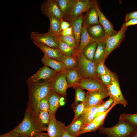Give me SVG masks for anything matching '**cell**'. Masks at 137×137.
Segmentation results:
<instances>
[{"label": "cell", "instance_id": "cell-1", "mask_svg": "<svg viewBox=\"0 0 137 137\" xmlns=\"http://www.w3.org/2000/svg\"><path fill=\"white\" fill-rule=\"evenodd\" d=\"M42 131V129L37 121L34 110L27 105L23 121L9 132L11 137H33Z\"/></svg>", "mask_w": 137, "mask_h": 137}, {"label": "cell", "instance_id": "cell-2", "mask_svg": "<svg viewBox=\"0 0 137 137\" xmlns=\"http://www.w3.org/2000/svg\"><path fill=\"white\" fill-rule=\"evenodd\" d=\"M29 99L28 105L33 109L36 108L38 103L48 96L52 90L50 82H31L27 81Z\"/></svg>", "mask_w": 137, "mask_h": 137}, {"label": "cell", "instance_id": "cell-3", "mask_svg": "<svg viewBox=\"0 0 137 137\" xmlns=\"http://www.w3.org/2000/svg\"><path fill=\"white\" fill-rule=\"evenodd\" d=\"M98 130L100 134H106L108 137H130L137 131L126 122L119 119L114 126L109 128L102 126Z\"/></svg>", "mask_w": 137, "mask_h": 137}, {"label": "cell", "instance_id": "cell-4", "mask_svg": "<svg viewBox=\"0 0 137 137\" xmlns=\"http://www.w3.org/2000/svg\"><path fill=\"white\" fill-rule=\"evenodd\" d=\"M77 60V69L82 78H99L96 72V65L92 61L86 58L81 52L76 51ZM100 79V78H99Z\"/></svg>", "mask_w": 137, "mask_h": 137}, {"label": "cell", "instance_id": "cell-5", "mask_svg": "<svg viewBox=\"0 0 137 137\" xmlns=\"http://www.w3.org/2000/svg\"><path fill=\"white\" fill-rule=\"evenodd\" d=\"M95 0H76L67 17L63 20L68 22L72 26L82 13L87 12L94 6Z\"/></svg>", "mask_w": 137, "mask_h": 137}, {"label": "cell", "instance_id": "cell-6", "mask_svg": "<svg viewBox=\"0 0 137 137\" xmlns=\"http://www.w3.org/2000/svg\"><path fill=\"white\" fill-rule=\"evenodd\" d=\"M106 90L109 96L112 98L117 104L122 105L124 107L128 105L122 92L118 78L116 73L112 72L111 83L107 87Z\"/></svg>", "mask_w": 137, "mask_h": 137}, {"label": "cell", "instance_id": "cell-7", "mask_svg": "<svg viewBox=\"0 0 137 137\" xmlns=\"http://www.w3.org/2000/svg\"><path fill=\"white\" fill-rule=\"evenodd\" d=\"M30 38L33 42L40 43L52 47L58 48L59 38L49 31L42 33L32 31Z\"/></svg>", "mask_w": 137, "mask_h": 137}, {"label": "cell", "instance_id": "cell-8", "mask_svg": "<svg viewBox=\"0 0 137 137\" xmlns=\"http://www.w3.org/2000/svg\"><path fill=\"white\" fill-rule=\"evenodd\" d=\"M127 27L122 26L120 30L115 35L106 38L105 59H106L110 53L118 48L123 40Z\"/></svg>", "mask_w": 137, "mask_h": 137}, {"label": "cell", "instance_id": "cell-9", "mask_svg": "<svg viewBox=\"0 0 137 137\" xmlns=\"http://www.w3.org/2000/svg\"><path fill=\"white\" fill-rule=\"evenodd\" d=\"M65 71L57 72L50 83L52 90L66 98L68 87Z\"/></svg>", "mask_w": 137, "mask_h": 137}, {"label": "cell", "instance_id": "cell-10", "mask_svg": "<svg viewBox=\"0 0 137 137\" xmlns=\"http://www.w3.org/2000/svg\"><path fill=\"white\" fill-rule=\"evenodd\" d=\"M57 72L48 66L44 65L40 67L35 74L29 77L27 81L31 82H40L41 80L44 81H50L56 75Z\"/></svg>", "mask_w": 137, "mask_h": 137}, {"label": "cell", "instance_id": "cell-11", "mask_svg": "<svg viewBox=\"0 0 137 137\" xmlns=\"http://www.w3.org/2000/svg\"><path fill=\"white\" fill-rule=\"evenodd\" d=\"M42 13L47 16L52 15L60 21L63 20V15L58 5L56 0H46L40 6Z\"/></svg>", "mask_w": 137, "mask_h": 137}, {"label": "cell", "instance_id": "cell-12", "mask_svg": "<svg viewBox=\"0 0 137 137\" xmlns=\"http://www.w3.org/2000/svg\"><path fill=\"white\" fill-rule=\"evenodd\" d=\"M79 86L88 91H103L106 90L107 88L100 79L94 78H82Z\"/></svg>", "mask_w": 137, "mask_h": 137}, {"label": "cell", "instance_id": "cell-13", "mask_svg": "<svg viewBox=\"0 0 137 137\" xmlns=\"http://www.w3.org/2000/svg\"><path fill=\"white\" fill-rule=\"evenodd\" d=\"M109 96L107 90L103 91H88L84 102L85 108L100 103L102 99Z\"/></svg>", "mask_w": 137, "mask_h": 137}, {"label": "cell", "instance_id": "cell-14", "mask_svg": "<svg viewBox=\"0 0 137 137\" xmlns=\"http://www.w3.org/2000/svg\"><path fill=\"white\" fill-rule=\"evenodd\" d=\"M65 124L52 118L48 125L47 131L49 137H61L65 131Z\"/></svg>", "mask_w": 137, "mask_h": 137}, {"label": "cell", "instance_id": "cell-15", "mask_svg": "<svg viewBox=\"0 0 137 137\" xmlns=\"http://www.w3.org/2000/svg\"><path fill=\"white\" fill-rule=\"evenodd\" d=\"M33 42L37 48L42 52L44 55L62 62L65 55L59 48L52 47L39 43Z\"/></svg>", "mask_w": 137, "mask_h": 137}, {"label": "cell", "instance_id": "cell-16", "mask_svg": "<svg viewBox=\"0 0 137 137\" xmlns=\"http://www.w3.org/2000/svg\"><path fill=\"white\" fill-rule=\"evenodd\" d=\"M94 6L98 12L99 23L105 29L106 38L116 34L118 31L114 29L113 25L101 11L98 6L97 0L95 1Z\"/></svg>", "mask_w": 137, "mask_h": 137}, {"label": "cell", "instance_id": "cell-17", "mask_svg": "<svg viewBox=\"0 0 137 137\" xmlns=\"http://www.w3.org/2000/svg\"><path fill=\"white\" fill-rule=\"evenodd\" d=\"M89 35L95 42L98 43L105 41L106 37L105 29L100 24L89 26L87 28Z\"/></svg>", "mask_w": 137, "mask_h": 137}, {"label": "cell", "instance_id": "cell-18", "mask_svg": "<svg viewBox=\"0 0 137 137\" xmlns=\"http://www.w3.org/2000/svg\"><path fill=\"white\" fill-rule=\"evenodd\" d=\"M85 125L84 117L83 114L79 118L66 127L65 131L71 135L77 137L80 134Z\"/></svg>", "mask_w": 137, "mask_h": 137}, {"label": "cell", "instance_id": "cell-19", "mask_svg": "<svg viewBox=\"0 0 137 137\" xmlns=\"http://www.w3.org/2000/svg\"><path fill=\"white\" fill-rule=\"evenodd\" d=\"M62 97L63 96L61 95L52 90L47 96L49 106L48 112L52 118L55 117L56 112L60 106L59 101Z\"/></svg>", "mask_w": 137, "mask_h": 137}, {"label": "cell", "instance_id": "cell-20", "mask_svg": "<svg viewBox=\"0 0 137 137\" xmlns=\"http://www.w3.org/2000/svg\"><path fill=\"white\" fill-rule=\"evenodd\" d=\"M65 72L68 88H74L79 86L82 78L77 68L67 69Z\"/></svg>", "mask_w": 137, "mask_h": 137}, {"label": "cell", "instance_id": "cell-21", "mask_svg": "<svg viewBox=\"0 0 137 137\" xmlns=\"http://www.w3.org/2000/svg\"><path fill=\"white\" fill-rule=\"evenodd\" d=\"M41 61L44 65L49 66L57 72L65 71L69 69L62 62L44 55Z\"/></svg>", "mask_w": 137, "mask_h": 137}, {"label": "cell", "instance_id": "cell-22", "mask_svg": "<svg viewBox=\"0 0 137 137\" xmlns=\"http://www.w3.org/2000/svg\"><path fill=\"white\" fill-rule=\"evenodd\" d=\"M99 24L98 13L94 6L87 12L86 14L84 17L82 25L87 28L89 26Z\"/></svg>", "mask_w": 137, "mask_h": 137}, {"label": "cell", "instance_id": "cell-23", "mask_svg": "<svg viewBox=\"0 0 137 137\" xmlns=\"http://www.w3.org/2000/svg\"><path fill=\"white\" fill-rule=\"evenodd\" d=\"M33 109L37 121L42 131H47L49 124L52 118L49 112L41 111L37 109Z\"/></svg>", "mask_w": 137, "mask_h": 137}, {"label": "cell", "instance_id": "cell-24", "mask_svg": "<svg viewBox=\"0 0 137 137\" xmlns=\"http://www.w3.org/2000/svg\"><path fill=\"white\" fill-rule=\"evenodd\" d=\"M106 45L105 40L98 43L93 61L96 65L101 63H105Z\"/></svg>", "mask_w": 137, "mask_h": 137}, {"label": "cell", "instance_id": "cell-25", "mask_svg": "<svg viewBox=\"0 0 137 137\" xmlns=\"http://www.w3.org/2000/svg\"><path fill=\"white\" fill-rule=\"evenodd\" d=\"M58 5L63 15L64 20L68 14L76 0H56Z\"/></svg>", "mask_w": 137, "mask_h": 137}, {"label": "cell", "instance_id": "cell-26", "mask_svg": "<svg viewBox=\"0 0 137 137\" xmlns=\"http://www.w3.org/2000/svg\"><path fill=\"white\" fill-rule=\"evenodd\" d=\"M83 14L79 17L72 26L74 35L75 39L77 49L80 42L81 30L84 18Z\"/></svg>", "mask_w": 137, "mask_h": 137}, {"label": "cell", "instance_id": "cell-27", "mask_svg": "<svg viewBox=\"0 0 137 137\" xmlns=\"http://www.w3.org/2000/svg\"><path fill=\"white\" fill-rule=\"evenodd\" d=\"M95 42L90 36L87 28L82 25L80 37V42L77 50L81 52L84 48L89 44Z\"/></svg>", "mask_w": 137, "mask_h": 137}, {"label": "cell", "instance_id": "cell-28", "mask_svg": "<svg viewBox=\"0 0 137 137\" xmlns=\"http://www.w3.org/2000/svg\"><path fill=\"white\" fill-rule=\"evenodd\" d=\"M47 17L49 18L50 23L49 31L59 38L61 36V32L60 28V21L52 15H49Z\"/></svg>", "mask_w": 137, "mask_h": 137}, {"label": "cell", "instance_id": "cell-29", "mask_svg": "<svg viewBox=\"0 0 137 137\" xmlns=\"http://www.w3.org/2000/svg\"><path fill=\"white\" fill-rule=\"evenodd\" d=\"M103 101L95 106L85 108L83 114L84 116L85 125L91 123L94 119L98 108Z\"/></svg>", "mask_w": 137, "mask_h": 137}, {"label": "cell", "instance_id": "cell-30", "mask_svg": "<svg viewBox=\"0 0 137 137\" xmlns=\"http://www.w3.org/2000/svg\"><path fill=\"white\" fill-rule=\"evenodd\" d=\"M97 44L96 42H91L84 48L81 52L86 58L93 62Z\"/></svg>", "mask_w": 137, "mask_h": 137}, {"label": "cell", "instance_id": "cell-31", "mask_svg": "<svg viewBox=\"0 0 137 137\" xmlns=\"http://www.w3.org/2000/svg\"><path fill=\"white\" fill-rule=\"evenodd\" d=\"M58 48L65 55L69 57L76 56L77 49L68 45L65 42L60 39Z\"/></svg>", "mask_w": 137, "mask_h": 137}, {"label": "cell", "instance_id": "cell-32", "mask_svg": "<svg viewBox=\"0 0 137 137\" xmlns=\"http://www.w3.org/2000/svg\"><path fill=\"white\" fill-rule=\"evenodd\" d=\"M119 119L126 122L137 129V113L133 114L124 113L120 115Z\"/></svg>", "mask_w": 137, "mask_h": 137}, {"label": "cell", "instance_id": "cell-33", "mask_svg": "<svg viewBox=\"0 0 137 137\" xmlns=\"http://www.w3.org/2000/svg\"><path fill=\"white\" fill-rule=\"evenodd\" d=\"M72 107L74 112V116L72 122L77 120L83 113L85 108L84 102H81L76 104H73Z\"/></svg>", "mask_w": 137, "mask_h": 137}, {"label": "cell", "instance_id": "cell-34", "mask_svg": "<svg viewBox=\"0 0 137 137\" xmlns=\"http://www.w3.org/2000/svg\"><path fill=\"white\" fill-rule=\"evenodd\" d=\"M75 96L74 104L79 103V102H84L85 101L86 93L82 88L79 86L75 87Z\"/></svg>", "mask_w": 137, "mask_h": 137}, {"label": "cell", "instance_id": "cell-35", "mask_svg": "<svg viewBox=\"0 0 137 137\" xmlns=\"http://www.w3.org/2000/svg\"><path fill=\"white\" fill-rule=\"evenodd\" d=\"M104 122V121L98 122H92L90 123L85 125L81 132L80 134L88 132L94 131L98 130L102 126Z\"/></svg>", "mask_w": 137, "mask_h": 137}, {"label": "cell", "instance_id": "cell-36", "mask_svg": "<svg viewBox=\"0 0 137 137\" xmlns=\"http://www.w3.org/2000/svg\"><path fill=\"white\" fill-rule=\"evenodd\" d=\"M62 62L69 68H76L77 64V56L69 57L64 56Z\"/></svg>", "mask_w": 137, "mask_h": 137}, {"label": "cell", "instance_id": "cell-37", "mask_svg": "<svg viewBox=\"0 0 137 137\" xmlns=\"http://www.w3.org/2000/svg\"><path fill=\"white\" fill-rule=\"evenodd\" d=\"M59 38L70 46L74 49H77L76 42L74 35L66 36H61Z\"/></svg>", "mask_w": 137, "mask_h": 137}, {"label": "cell", "instance_id": "cell-38", "mask_svg": "<svg viewBox=\"0 0 137 137\" xmlns=\"http://www.w3.org/2000/svg\"><path fill=\"white\" fill-rule=\"evenodd\" d=\"M95 71L99 78L101 76L107 75L111 72L103 63L96 65Z\"/></svg>", "mask_w": 137, "mask_h": 137}, {"label": "cell", "instance_id": "cell-39", "mask_svg": "<svg viewBox=\"0 0 137 137\" xmlns=\"http://www.w3.org/2000/svg\"><path fill=\"white\" fill-rule=\"evenodd\" d=\"M35 109H37L43 111L48 112L49 109V106L47 97L44 98L40 100L38 103L36 108Z\"/></svg>", "mask_w": 137, "mask_h": 137}, {"label": "cell", "instance_id": "cell-40", "mask_svg": "<svg viewBox=\"0 0 137 137\" xmlns=\"http://www.w3.org/2000/svg\"><path fill=\"white\" fill-rule=\"evenodd\" d=\"M117 105L116 103L114 102L108 109L94 119L93 122H98L101 121H104L106 117L110 111L114 106Z\"/></svg>", "mask_w": 137, "mask_h": 137}, {"label": "cell", "instance_id": "cell-41", "mask_svg": "<svg viewBox=\"0 0 137 137\" xmlns=\"http://www.w3.org/2000/svg\"><path fill=\"white\" fill-rule=\"evenodd\" d=\"M112 72L111 71L107 75H101L99 77V78L107 87L110 85L111 83Z\"/></svg>", "mask_w": 137, "mask_h": 137}, {"label": "cell", "instance_id": "cell-42", "mask_svg": "<svg viewBox=\"0 0 137 137\" xmlns=\"http://www.w3.org/2000/svg\"><path fill=\"white\" fill-rule=\"evenodd\" d=\"M114 101V99L111 97H110L107 100L103 101V104L105 110L106 111L108 109Z\"/></svg>", "mask_w": 137, "mask_h": 137}, {"label": "cell", "instance_id": "cell-43", "mask_svg": "<svg viewBox=\"0 0 137 137\" xmlns=\"http://www.w3.org/2000/svg\"><path fill=\"white\" fill-rule=\"evenodd\" d=\"M134 18H137V11L131 12L127 13L126 14L125 22Z\"/></svg>", "mask_w": 137, "mask_h": 137}, {"label": "cell", "instance_id": "cell-44", "mask_svg": "<svg viewBox=\"0 0 137 137\" xmlns=\"http://www.w3.org/2000/svg\"><path fill=\"white\" fill-rule=\"evenodd\" d=\"M137 24V18L132 19L123 24L122 27H127L129 26Z\"/></svg>", "mask_w": 137, "mask_h": 137}, {"label": "cell", "instance_id": "cell-45", "mask_svg": "<svg viewBox=\"0 0 137 137\" xmlns=\"http://www.w3.org/2000/svg\"><path fill=\"white\" fill-rule=\"evenodd\" d=\"M73 35L74 34L72 26L61 31V36H66Z\"/></svg>", "mask_w": 137, "mask_h": 137}, {"label": "cell", "instance_id": "cell-46", "mask_svg": "<svg viewBox=\"0 0 137 137\" xmlns=\"http://www.w3.org/2000/svg\"><path fill=\"white\" fill-rule=\"evenodd\" d=\"M103 101L98 107L97 112L94 116V119L106 111L103 104Z\"/></svg>", "mask_w": 137, "mask_h": 137}, {"label": "cell", "instance_id": "cell-47", "mask_svg": "<svg viewBox=\"0 0 137 137\" xmlns=\"http://www.w3.org/2000/svg\"><path fill=\"white\" fill-rule=\"evenodd\" d=\"M71 26L70 23L67 21L63 20L60 21V28L61 31Z\"/></svg>", "mask_w": 137, "mask_h": 137}, {"label": "cell", "instance_id": "cell-48", "mask_svg": "<svg viewBox=\"0 0 137 137\" xmlns=\"http://www.w3.org/2000/svg\"><path fill=\"white\" fill-rule=\"evenodd\" d=\"M33 137H49L47 133H43L41 131L36 135H35Z\"/></svg>", "mask_w": 137, "mask_h": 137}, {"label": "cell", "instance_id": "cell-49", "mask_svg": "<svg viewBox=\"0 0 137 137\" xmlns=\"http://www.w3.org/2000/svg\"><path fill=\"white\" fill-rule=\"evenodd\" d=\"M61 137H77L73 136L66 131L63 133Z\"/></svg>", "mask_w": 137, "mask_h": 137}, {"label": "cell", "instance_id": "cell-50", "mask_svg": "<svg viewBox=\"0 0 137 137\" xmlns=\"http://www.w3.org/2000/svg\"><path fill=\"white\" fill-rule=\"evenodd\" d=\"M0 137H11L9 132L0 135Z\"/></svg>", "mask_w": 137, "mask_h": 137}, {"label": "cell", "instance_id": "cell-51", "mask_svg": "<svg viewBox=\"0 0 137 137\" xmlns=\"http://www.w3.org/2000/svg\"><path fill=\"white\" fill-rule=\"evenodd\" d=\"M130 137H137V131Z\"/></svg>", "mask_w": 137, "mask_h": 137}, {"label": "cell", "instance_id": "cell-52", "mask_svg": "<svg viewBox=\"0 0 137 137\" xmlns=\"http://www.w3.org/2000/svg\"><path fill=\"white\" fill-rule=\"evenodd\" d=\"M16 137H30V136H18Z\"/></svg>", "mask_w": 137, "mask_h": 137}, {"label": "cell", "instance_id": "cell-53", "mask_svg": "<svg viewBox=\"0 0 137 137\" xmlns=\"http://www.w3.org/2000/svg\"></svg>", "mask_w": 137, "mask_h": 137}]
</instances>
